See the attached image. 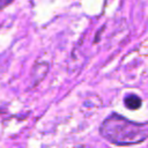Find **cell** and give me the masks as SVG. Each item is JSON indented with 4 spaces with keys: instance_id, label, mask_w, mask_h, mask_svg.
Wrapping results in <instances>:
<instances>
[{
    "instance_id": "cell-1",
    "label": "cell",
    "mask_w": 148,
    "mask_h": 148,
    "mask_svg": "<svg viewBox=\"0 0 148 148\" xmlns=\"http://www.w3.org/2000/svg\"><path fill=\"white\" fill-rule=\"evenodd\" d=\"M101 135L118 146L140 143L148 138V124L131 121L117 113L110 114L99 127Z\"/></svg>"
},
{
    "instance_id": "cell-2",
    "label": "cell",
    "mask_w": 148,
    "mask_h": 148,
    "mask_svg": "<svg viewBox=\"0 0 148 148\" xmlns=\"http://www.w3.org/2000/svg\"><path fill=\"white\" fill-rule=\"evenodd\" d=\"M47 69H49V65L46 62H42V64H36L32 68V74H31V77H32V84H38V82L40 80H43V77L46 75L47 73Z\"/></svg>"
},
{
    "instance_id": "cell-3",
    "label": "cell",
    "mask_w": 148,
    "mask_h": 148,
    "mask_svg": "<svg viewBox=\"0 0 148 148\" xmlns=\"http://www.w3.org/2000/svg\"><path fill=\"white\" fill-rule=\"evenodd\" d=\"M124 103H125L126 108H128L131 110H136L141 106V98L134 94H130L124 98Z\"/></svg>"
},
{
    "instance_id": "cell-4",
    "label": "cell",
    "mask_w": 148,
    "mask_h": 148,
    "mask_svg": "<svg viewBox=\"0 0 148 148\" xmlns=\"http://www.w3.org/2000/svg\"><path fill=\"white\" fill-rule=\"evenodd\" d=\"M14 0H0V10H2L5 7H7L9 3H12Z\"/></svg>"
}]
</instances>
